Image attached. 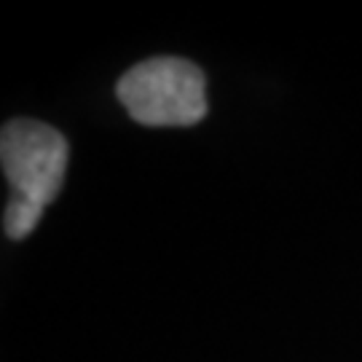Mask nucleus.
Here are the masks:
<instances>
[{"instance_id": "nucleus-3", "label": "nucleus", "mask_w": 362, "mask_h": 362, "mask_svg": "<svg viewBox=\"0 0 362 362\" xmlns=\"http://www.w3.org/2000/svg\"><path fill=\"white\" fill-rule=\"evenodd\" d=\"M40 215H43V207L27 202V199H19V196H11L8 207H6V215H3V228H6V236L8 239H25L35 231Z\"/></svg>"}, {"instance_id": "nucleus-2", "label": "nucleus", "mask_w": 362, "mask_h": 362, "mask_svg": "<svg viewBox=\"0 0 362 362\" xmlns=\"http://www.w3.org/2000/svg\"><path fill=\"white\" fill-rule=\"evenodd\" d=\"M70 148L62 132L35 121L13 118L0 134V164L13 196L46 209L65 182Z\"/></svg>"}, {"instance_id": "nucleus-1", "label": "nucleus", "mask_w": 362, "mask_h": 362, "mask_svg": "<svg viewBox=\"0 0 362 362\" xmlns=\"http://www.w3.org/2000/svg\"><path fill=\"white\" fill-rule=\"evenodd\" d=\"M116 94L143 127H194L207 116V78L180 57H151L129 67Z\"/></svg>"}]
</instances>
